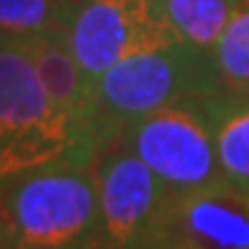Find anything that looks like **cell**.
Wrapping results in <instances>:
<instances>
[{
    "instance_id": "cell-4",
    "label": "cell",
    "mask_w": 249,
    "mask_h": 249,
    "mask_svg": "<svg viewBox=\"0 0 249 249\" xmlns=\"http://www.w3.org/2000/svg\"><path fill=\"white\" fill-rule=\"evenodd\" d=\"M206 97H188L155 109L127 124L117 138L120 145L132 150L163 180L171 194L224 180Z\"/></svg>"
},
{
    "instance_id": "cell-5",
    "label": "cell",
    "mask_w": 249,
    "mask_h": 249,
    "mask_svg": "<svg viewBox=\"0 0 249 249\" xmlns=\"http://www.w3.org/2000/svg\"><path fill=\"white\" fill-rule=\"evenodd\" d=\"M64 38L89 87L117 61L176 41L155 0H74Z\"/></svg>"
},
{
    "instance_id": "cell-11",
    "label": "cell",
    "mask_w": 249,
    "mask_h": 249,
    "mask_svg": "<svg viewBox=\"0 0 249 249\" xmlns=\"http://www.w3.org/2000/svg\"><path fill=\"white\" fill-rule=\"evenodd\" d=\"M74 0H0V43H28L66 23Z\"/></svg>"
},
{
    "instance_id": "cell-9",
    "label": "cell",
    "mask_w": 249,
    "mask_h": 249,
    "mask_svg": "<svg viewBox=\"0 0 249 249\" xmlns=\"http://www.w3.org/2000/svg\"><path fill=\"white\" fill-rule=\"evenodd\" d=\"M206 105L221 176L249 194V94L221 89L206 97Z\"/></svg>"
},
{
    "instance_id": "cell-8",
    "label": "cell",
    "mask_w": 249,
    "mask_h": 249,
    "mask_svg": "<svg viewBox=\"0 0 249 249\" xmlns=\"http://www.w3.org/2000/svg\"><path fill=\"white\" fill-rule=\"evenodd\" d=\"M20 46L28 51L46 92L92 135V127H89V120H92V87H89L87 76L82 74L76 59L69 51V43L64 38V28L49 33V36H41L36 41L20 43Z\"/></svg>"
},
{
    "instance_id": "cell-2",
    "label": "cell",
    "mask_w": 249,
    "mask_h": 249,
    "mask_svg": "<svg viewBox=\"0 0 249 249\" xmlns=\"http://www.w3.org/2000/svg\"><path fill=\"white\" fill-rule=\"evenodd\" d=\"M211 51L173 41L117 61L92 87V138L97 155L117 142L120 132L155 109L188 97L221 92Z\"/></svg>"
},
{
    "instance_id": "cell-3",
    "label": "cell",
    "mask_w": 249,
    "mask_h": 249,
    "mask_svg": "<svg viewBox=\"0 0 249 249\" xmlns=\"http://www.w3.org/2000/svg\"><path fill=\"white\" fill-rule=\"evenodd\" d=\"M61 160L92 165V135L46 92L20 43H0V176Z\"/></svg>"
},
{
    "instance_id": "cell-6",
    "label": "cell",
    "mask_w": 249,
    "mask_h": 249,
    "mask_svg": "<svg viewBox=\"0 0 249 249\" xmlns=\"http://www.w3.org/2000/svg\"><path fill=\"white\" fill-rule=\"evenodd\" d=\"M99 239L109 249H153L168 191L132 150L112 142L94 160Z\"/></svg>"
},
{
    "instance_id": "cell-7",
    "label": "cell",
    "mask_w": 249,
    "mask_h": 249,
    "mask_svg": "<svg viewBox=\"0 0 249 249\" xmlns=\"http://www.w3.org/2000/svg\"><path fill=\"white\" fill-rule=\"evenodd\" d=\"M153 249H249V194L229 180L168 194Z\"/></svg>"
},
{
    "instance_id": "cell-10",
    "label": "cell",
    "mask_w": 249,
    "mask_h": 249,
    "mask_svg": "<svg viewBox=\"0 0 249 249\" xmlns=\"http://www.w3.org/2000/svg\"><path fill=\"white\" fill-rule=\"evenodd\" d=\"M242 0H155L176 41L206 49L216 43Z\"/></svg>"
},
{
    "instance_id": "cell-12",
    "label": "cell",
    "mask_w": 249,
    "mask_h": 249,
    "mask_svg": "<svg viewBox=\"0 0 249 249\" xmlns=\"http://www.w3.org/2000/svg\"><path fill=\"white\" fill-rule=\"evenodd\" d=\"M211 59L224 89L249 94V0H242L234 10L224 33L211 46Z\"/></svg>"
},
{
    "instance_id": "cell-1",
    "label": "cell",
    "mask_w": 249,
    "mask_h": 249,
    "mask_svg": "<svg viewBox=\"0 0 249 249\" xmlns=\"http://www.w3.org/2000/svg\"><path fill=\"white\" fill-rule=\"evenodd\" d=\"M94 163H46L0 176V247H97Z\"/></svg>"
}]
</instances>
